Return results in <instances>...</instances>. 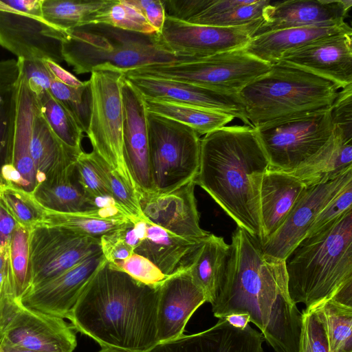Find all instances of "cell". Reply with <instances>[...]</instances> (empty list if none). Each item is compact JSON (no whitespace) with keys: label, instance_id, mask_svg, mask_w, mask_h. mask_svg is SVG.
I'll list each match as a JSON object with an SVG mask.
<instances>
[{"label":"cell","instance_id":"cell-1","mask_svg":"<svg viewBox=\"0 0 352 352\" xmlns=\"http://www.w3.org/2000/svg\"><path fill=\"white\" fill-rule=\"evenodd\" d=\"M230 247L213 315L248 314L276 352H298L302 313L289 294L285 261L265 254L261 241L239 227Z\"/></svg>","mask_w":352,"mask_h":352},{"label":"cell","instance_id":"cell-2","mask_svg":"<svg viewBox=\"0 0 352 352\" xmlns=\"http://www.w3.org/2000/svg\"><path fill=\"white\" fill-rule=\"evenodd\" d=\"M158 294L159 286L140 283L105 259L67 319L102 348L148 352L159 343Z\"/></svg>","mask_w":352,"mask_h":352},{"label":"cell","instance_id":"cell-3","mask_svg":"<svg viewBox=\"0 0 352 352\" xmlns=\"http://www.w3.org/2000/svg\"><path fill=\"white\" fill-rule=\"evenodd\" d=\"M269 161L249 126H223L201 139L194 179L238 227L262 241L260 188Z\"/></svg>","mask_w":352,"mask_h":352},{"label":"cell","instance_id":"cell-4","mask_svg":"<svg viewBox=\"0 0 352 352\" xmlns=\"http://www.w3.org/2000/svg\"><path fill=\"white\" fill-rule=\"evenodd\" d=\"M285 263L290 298L307 310L352 282V209L301 241Z\"/></svg>","mask_w":352,"mask_h":352},{"label":"cell","instance_id":"cell-5","mask_svg":"<svg viewBox=\"0 0 352 352\" xmlns=\"http://www.w3.org/2000/svg\"><path fill=\"white\" fill-rule=\"evenodd\" d=\"M331 82L278 62L237 94L253 128L329 108L338 96Z\"/></svg>","mask_w":352,"mask_h":352},{"label":"cell","instance_id":"cell-6","mask_svg":"<svg viewBox=\"0 0 352 352\" xmlns=\"http://www.w3.org/2000/svg\"><path fill=\"white\" fill-rule=\"evenodd\" d=\"M66 32L67 36L62 42V55L77 74L100 68L125 74L149 65L196 59L179 56L166 50L157 43L155 34L146 35L101 24Z\"/></svg>","mask_w":352,"mask_h":352},{"label":"cell","instance_id":"cell-7","mask_svg":"<svg viewBox=\"0 0 352 352\" xmlns=\"http://www.w3.org/2000/svg\"><path fill=\"white\" fill-rule=\"evenodd\" d=\"M148 164L153 192H172L194 181L199 166V135L175 120L147 111Z\"/></svg>","mask_w":352,"mask_h":352},{"label":"cell","instance_id":"cell-8","mask_svg":"<svg viewBox=\"0 0 352 352\" xmlns=\"http://www.w3.org/2000/svg\"><path fill=\"white\" fill-rule=\"evenodd\" d=\"M271 65L243 48L186 62L154 65L124 74L129 76L164 78L237 94L246 85L269 71Z\"/></svg>","mask_w":352,"mask_h":352},{"label":"cell","instance_id":"cell-9","mask_svg":"<svg viewBox=\"0 0 352 352\" xmlns=\"http://www.w3.org/2000/svg\"><path fill=\"white\" fill-rule=\"evenodd\" d=\"M124 74L109 68L91 71L88 80L91 113L87 135L98 155L131 188L135 184L126 165L122 149L123 106L121 84Z\"/></svg>","mask_w":352,"mask_h":352},{"label":"cell","instance_id":"cell-10","mask_svg":"<svg viewBox=\"0 0 352 352\" xmlns=\"http://www.w3.org/2000/svg\"><path fill=\"white\" fill-rule=\"evenodd\" d=\"M331 107L254 128L270 170L290 173L323 147L333 133Z\"/></svg>","mask_w":352,"mask_h":352},{"label":"cell","instance_id":"cell-11","mask_svg":"<svg viewBox=\"0 0 352 352\" xmlns=\"http://www.w3.org/2000/svg\"><path fill=\"white\" fill-rule=\"evenodd\" d=\"M0 343L41 352H73L77 345L71 324L28 308L17 298L0 314Z\"/></svg>","mask_w":352,"mask_h":352},{"label":"cell","instance_id":"cell-12","mask_svg":"<svg viewBox=\"0 0 352 352\" xmlns=\"http://www.w3.org/2000/svg\"><path fill=\"white\" fill-rule=\"evenodd\" d=\"M31 288L101 252L99 240L58 226L38 225L30 231Z\"/></svg>","mask_w":352,"mask_h":352},{"label":"cell","instance_id":"cell-13","mask_svg":"<svg viewBox=\"0 0 352 352\" xmlns=\"http://www.w3.org/2000/svg\"><path fill=\"white\" fill-rule=\"evenodd\" d=\"M261 21L225 28L193 24L166 16L155 39L159 45L177 56L204 58L243 48Z\"/></svg>","mask_w":352,"mask_h":352},{"label":"cell","instance_id":"cell-14","mask_svg":"<svg viewBox=\"0 0 352 352\" xmlns=\"http://www.w3.org/2000/svg\"><path fill=\"white\" fill-rule=\"evenodd\" d=\"M351 182L352 168L332 181L307 188L278 230L261 243L264 253L286 261L319 212Z\"/></svg>","mask_w":352,"mask_h":352},{"label":"cell","instance_id":"cell-15","mask_svg":"<svg viewBox=\"0 0 352 352\" xmlns=\"http://www.w3.org/2000/svg\"><path fill=\"white\" fill-rule=\"evenodd\" d=\"M67 32L38 19L0 10V46L18 58L42 59L60 64Z\"/></svg>","mask_w":352,"mask_h":352},{"label":"cell","instance_id":"cell-16","mask_svg":"<svg viewBox=\"0 0 352 352\" xmlns=\"http://www.w3.org/2000/svg\"><path fill=\"white\" fill-rule=\"evenodd\" d=\"M192 181L166 193L137 192L141 210L146 219L184 239L200 241L210 233L199 225V214Z\"/></svg>","mask_w":352,"mask_h":352},{"label":"cell","instance_id":"cell-17","mask_svg":"<svg viewBox=\"0 0 352 352\" xmlns=\"http://www.w3.org/2000/svg\"><path fill=\"white\" fill-rule=\"evenodd\" d=\"M104 261L102 252L92 255L52 279L30 289L19 300L28 308L67 319L89 281Z\"/></svg>","mask_w":352,"mask_h":352},{"label":"cell","instance_id":"cell-18","mask_svg":"<svg viewBox=\"0 0 352 352\" xmlns=\"http://www.w3.org/2000/svg\"><path fill=\"white\" fill-rule=\"evenodd\" d=\"M279 62L303 69L333 83L352 85V33L324 37L283 55Z\"/></svg>","mask_w":352,"mask_h":352},{"label":"cell","instance_id":"cell-19","mask_svg":"<svg viewBox=\"0 0 352 352\" xmlns=\"http://www.w3.org/2000/svg\"><path fill=\"white\" fill-rule=\"evenodd\" d=\"M124 77L146 99L173 102L229 113L251 126L238 94L225 93L194 84L164 78Z\"/></svg>","mask_w":352,"mask_h":352},{"label":"cell","instance_id":"cell-20","mask_svg":"<svg viewBox=\"0 0 352 352\" xmlns=\"http://www.w3.org/2000/svg\"><path fill=\"white\" fill-rule=\"evenodd\" d=\"M122 149L137 192H153L148 164L147 110L142 94L124 77Z\"/></svg>","mask_w":352,"mask_h":352},{"label":"cell","instance_id":"cell-21","mask_svg":"<svg viewBox=\"0 0 352 352\" xmlns=\"http://www.w3.org/2000/svg\"><path fill=\"white\" fill-rule=\"evenodd\" d=\"M204 302H206V295L194 283L186 266L167 278L159 285L158 342H168L183 336L188 321Z\"/></svg>","mask_w":352,"mask_h":352},{"label":"cell","instance_id":"cell-22","mask_svg":"<svg viewBox=\"0 0 352 352\" xmlns=\"http://www.w3.org/2000/svg\"><path fill=\"white\" fill-rule=\"evenodd\" d=\"M352 6L351 0H289L271 3L252 37L276 30L344 23Z\"/></svg>","mask_w":352,"mask_h":352},{"label":"cell","instance_id":"cell-23","mask_svg":"<svg viewBox=\"0 0 352 352\" xmlns=\"http://www.w3.org/2000/svg\"><path fill=\"white\" fill-rule=\"evenodd\" d=\"M82 151L69 147L55 135L43 116L36 97L31 124L30 152L36 170V186L73 177L76 160Z\"/></svg>","mask_w":352,"mask_h":352},{"label":"cell","instance_id":"cell-24","mask_svg":"<svg viewBox=\"0 0 352 352\" xmlns=\"http://www.w3.org/2000/svg\"><path fill=\"white\" fill-rule=\"evenodd\" d=\"M264 340L249 324L241 329L221 318L206 330L159 343L148 352H264Z\"/></svg>","mask_w":352,"mask_h":352},{"label":"cell","instance_id":"cell-25","mask_svg":"<svg viewBox=\"0 0 352 352\" xmlns=\"http://www.w3.org/2000/svg\"><path fill=\"white\" fill-rule=\"evenodd\" d=\"M307 188L290 173L270 169L265 173L260 188L261 243L278 230Z\"/></svg>","mask_w":352,"mask_h":352},{"label":"cell","instance_id":"cell-26","mask_svg":"<svg viewBox=\"0 0 352 352\" xmlns=\"http://www.w3.org/2000/svg\"><path fill=\"white\" fill-rule=\"evenodd\" d=\"M341 33H352L351 26L346 22L340 25L287 28L253 36L243 49L272 65L278 63L288 52L320 38Z\"/></svg>","mask_w":352,"mask_h":352},{"label":"cell","instance_id":"cell-27","mask_svg":"<svg viewBox=\"0 0 352 352\" xmlns=\"http://www.w3.org/2000/svg\"><path fill=\"white\" fill-rule=\"evenodd\" d=\"M15 87L16 111L11 164L22 177L23 190L32 194L37 185L30 152L31 124L36 96L30 89L20 69Z\"/></svg>","mask_w":352,"mask_h":352},{"label":"cell","instance_id":"cell-28","mask_svg":"<svg viewBox=\"0 0 352 352\" xmlns=\"http://www.w3.org/2000/svg\"><path fill=\"white\" fill-rule=\"evenodd\" d=\"M352 168V139L336 129L327 142L315 155L288 173L307 188L324 184Z\"/></svg>","mask_w":352,"mask_h":352},{"label":"cell","instance_id":"cell-29","mask_svg":"<svg viewBox=\"0 0 352 352\" xmlns=\"http://www.w3.org/2000/svg\"><path fill=\"white\" fill-rule=\"evenodd\" d=\"M200 241L184 239L148 221L145 236L134 253L147 258L170 276L186 266Z\"/></svg>","mask_w":352,"mask_h":352},{"label":"cell","instance_id":"cell-30","mask_svg":"<svg viewBox=\"0 0 352 352\" xmlns=\"http://www.w3.org/2000/svg\"><path fill=\"white\" fill-rule=\"evenodd\" d=\"M230 245L223 238L209 234L190 254L186 267L194 281L211 303L226 270Z\"/></svg>","mask_w":352,"mask_h":352},{"label":"cell","instance_id":"cell-31","mask_svg":"<svg viewBox=\"0 0 352 352\" xmlns=\"http://www.w3.org/2000/svg\"><path fill=\"white\" fill-rule=\"evenodd\" d=\"M42 212L43 218L39 225L63 227L99 241L103 236L123 229L131 220L113 219L112 209L108 205L87 213H63L43 207Z\"/></svg>","mask_w":352,"mask_h":352},{"label":"cell","instance_id":"cell-32","mask_svg":"<svg viewBox=\"0 0 352 352\" xmlns=\"http://www.w3.org/2000/svg\"><path fill=\"white\" fill-rule=\"evenodd\" d=\"M144 102L147 111L184 124L199 135L225 126L234 118L227 113L173 102L146 98Z\"/></svg>","mask_w":352,"mask_h":352},{"label":"cell","instance_id":"cell-33","mask_svg":"<svg viewBox=\"0 0 352 352\" xmlns=\"http://www.w3.org/2000/svg\"><path fill=\"white\" fill-rule=\"evenodd\" d=\"M32 195L44 208L58 212L87 213L99 208L96 199L87 196L72 177L53 184L38 185Z\"/></svg>","mask_w":352,"mask_h":352},{"label":"cell","instance_id":"cell-34","mask_svg":"<svg viewBox=\"0 0 352 352\" xmlns=\"http://www.w3.org/2000/svg\"><path fill=\"white\" fill-rule=\"evenodd\" d=\"M110 0H42L43 19L64 31L92 24L95 16Z\"/></svg>","mask_w":352,"mask_h":352},{"label":"cell","instance_id":"cell-35","mask_svg":"<svg viewBox=\"0 0 352 352\" xmlns=\"http://www.w3.org/2000/svg\"><path fill=\"white\" fill-rule=\"evenodd\" d=\"M313 309L325 331L330 352H352V306L329 298Z\"/></svg>","mask_w":352,"mask_h":352},{"label":"cell","instance_id":"cell-36","mask_svg":"<svg viewBox=\"0 0 352 352\" xmlns=\"http://www.w3.org/2000/svg\"><path fill=\"white\" fill-rule=\"evenodd\" d=\"M36 99L43 116L55 135L69 147L82 151L84 132L71 113L49 91Z\"/></svg>","mask_w":352,"mask_h":352},{"label":"cell","instance_id":"cell-37","mask_svg":"<svg viewBox=\"0 0 352 352\" xmlns=\"http://www.w3.org/2000/svg\"><path fill=\"white\" fill-rule=\"evenodd\" d=\"M98 24L146 35L157 33L143 14L127 0H110L95 16L91 25Z\"/></svg>","mask_w":352,"mask_h":352},{"label":"cell","instance_id":"cell-38","mask_svg":"<svg viewBox=\"0 0 352 352\" xmlns=\"http://www.w3.org/2000/svg\"><path fill=\"white\" fill-rule=\"evenodd\" d=\"M30 230L17 223L10 245L9 256L12 271L16 298L20 299L31 287L32 272L30 261Z\"/></svg>","mask_w":352,"mask_h":352},{"label":"cell","instance_id":"cell-39","mask_svg":"<svg viewBox=\"0 0 352 352\" xmlns=\"http://www.w3.org/2000/svg\"><path fill=\"white\" fill-rule=\"evenodd\" d=\"M91 153L111 199L130 218L148 221L141 210L137 192L128 186L98 155L93 151Z\"/></svg>","mask_w":352,"mask_h":352},{"label":"cell","instance_id":"cell-40","mask_svg":"<svg viewBox=\"0 0 352 352\" xmlns=\"http://www.w3.org/2000/svg\"><path fill=\"white\" fill-rule=\"evenodd\" d=\"M0 201L16 222L27 229L30 230L41 223L43 207L32 194L6 184L0 192Z\"/></svg>","mask_w":352,"mask_h":352},{"label":"cell","instance_id":"cell-41","mask_svg":"<svg viewBox=\"0 0 352 352\" xmlns=\"http://www.w3.org/2000/svg\"><path fill=\"white\" fill-rule=\"evenodd\" d=\"M49 91L71 113L83 132H86L91 113L89 81H85L82 87H72L53 78Z\"/></svg>","mask_w":352,"mask_h":352},{"label":"cell","instance_id":"cell-42","mask_svg":"<svg viewBox=\"0 0 352 352\" xmlns=\"http://www.w3.org/2000/svg\"><path fill=\"white\" fill-rule=\"evenodd\" d=\"M16 111L15 83L0 82V170L12 161Z\"/></svg>","mask_w":352,"mask_h":352},{"label":"cell","instance_id":"cell-43","mask_svg":"<svg viewBox=\"0 0 352 352\" xmlns=\"http://www.w3.org/2000/svg\"><path fill=\"white\" fill-rule=\"evenodd\" d=\"M270 3L268 0H254L251 3L201 19L193 24L225 28L248 25L262 20L263 10Z\"/></svg>","mask_w":352,"mask_h":352},{"label":"cell","instance_id":"cell-44","mask_svg":"<svg viewBox=\"0 0 352 352\" xmlns=\"http://www.w3.org/2000/svg\"><path fill=\"white\" fill-rule=\"evenodd\" d=\"M298 352H330L324 327L313 309L302 312Z\"/></svg>","mask_w":352,"mask_h":352},{"label":"cell","instance_id":"cell-45","mask_svg":"<svg viewBox=\"0 0 352 352\" xmlns=\"http://www.w3.org/2000/svg\"><path fill=\"white\" fill-rule=\"evenodd\" d=\"M77 182L84 192L97 199L110 198L109 193L94 163L91 153L82 151L76 162Z\"/></svg>","mask_w":352,"mask_h":352},{"label":"cell","instance_id":"cell-46","mask_svg":"<svg viewBox=\"0 0 352 352\" xmlns=\"http://www.w3.org/2000/svg\"><path fill=\"white\" fill-rule=\"evenodd\" d=\"M109 263L112 267L126 272L138 281L148 285L159 286L170 276L164 274L149 260L134 252L124 260Z\"/></svg>","mask_w":352,"mask_h":352},{"label":"cell","instance_id":"cell-47","mask_svg":"<svg viewBox=\"0 0 352 352\" xmlns=\"http://www.w3.org/2000/svg\"><path fill=\"white\" fill-rule=\"evenodd\" d=\"M352 182L347 184L316 216L305 238L309 237L352 209Z\"/></svg>","mask_w":352,"mask_h":352},{"label":"cell","instance_id":"cell-48","mask_svg":"<svg viewBox=\"0 0 352 352\" xmlns=\"http://www.w3.org/2000/svg\"><path fill=\"white\" fill-rule=\"evenodd\" d=\"M17 60L30 89L36 97L50 90L54 77L45 60L17 58Z\"/></svg>","mask_w":352,"mask_h":352},{"label":"cell","instance_id":"cell-49","mask_svg":"<svg viewBox=\"0 0 352 352\" xmlns=\"http://www.w3.org/2000/svg\"><path fill=\"white\" fill-rule=\"evenodd\" d=\"M331 111L333 129L352 139V85L339 91Z\"/></svg>","mask_w":352,"mask_h":352},{"label":"cell","instance_id":"cell-50","mask_svg":"<svg viewBox=\"0 0 352 352\" xmlns=\"http://www.w3.org/2000/svg\"><path fill=\"white\" fill-rule=\"evenodd\" d=\"M100 241L102 254L110 263L124 260L134 252L133 249L121 236L120 230L103 236Z\"/></svg>","mask_w":352,"mask_h":352},{"label":"cell","instance_id":"cell-51","mask_svg":"<svg viewBox=\"0 0 352 352\" xmlns=\"http://www.w3.org/2000/svg\"><path fill=\"white\" fill-rule=\"evenodd\" d=\"M144 16L147 22L158 33L161 31L166 19V12L161 0H127Z\"/></svg>","mask_w":352,"mask_h":352},{"label":"cell","instance_id":"cell-52","mask_svg":"<svg viewBox=\"0 0 352 352\" xmlns=\"http://www.w3.org/2000/svg\"><path fill=\"white\" fill-rule=\"evenodd\" d=\"M41 1L42 0H0V10L43 19Z\"/></svg>","mask_w":352,"mask_h":352},{"label":"cell","instance_id":"cell-53","mask_svg":"<svg viewBox=\"0 0 352 352\" xmlns=\"http://www.w3.org/2000/svg\"><path fill=\"white\" fill-rule=\"evenodd\" d=\"M16 221L0 201V252L9 251V245Z\"/></svg>","mask_w":352,"mask_h":352},{"label":"cell","instance_id":"cell-54","mask_svg":"<svg viewBox=\"0 0 352 352\" xmlns=\"http://www.w3.org/2000/svg\"><path fill=\"white\" fill-rule=\"evenodd\" d=\"M45 62L53 77L63 84L72 87H80L85 84V81L80 80L59 64L50 60H45Z\"/></svg>","mask_w":352,"mask_h":352},{"label":"cell","instance_id":"cell-55","mask_svg":"<svg viewBox=\"0 0 352 352\" xmlns=\"http://www.w3.org/2000/svg\"><path fill=\"white\" fill-rule=\"evenodd\" d=\"M19 75V67L16 59L0 61V82L15 83Z\"/></svg>","mask_w":352,"mask_h":352},{"label":"cell","instance_id":"cell-56","mask_svg":"<svg viewBox=\"0 0 352 352\" xmlns=\"http://www.w3.org/2000/svg\"><path fill=\"white\" fill-rule=\"evenodd\" d=\"M232 326L241 329H245L250 322L248 314H233L223 317Z\"/></svg>","mask_w":352,"mask_h":352},{"label":"cell","instance_id":"cell-57","mask_svg":"<svg viewBox=\"0 0 352 352\" xmlns=\"http://www.w3.org/2000/svg\"><path fill=\"white\" fill-rule=\"evenodd\" d=\"M0 352H41L0 343Z\"/></svg>","mask_w":352,"mask_h":352},{"label":"cell","instance_id":"cell-58","mask_svg":"<svg viewBox=\"0 0 352 352\" xmlns=\"http://www.w3.org/2000/svg\"><path fill=\"white\" fill-rule=\"evenodd\" d=\"M98 352H123V351H118V350H116V349H109V348H102Z\"/></svg>","mask_w":352,"mask_h":352},{"label":"cell","instance_id":"cell-59","mask_svg":"<svg viewBox=\"0 0 352 352\" xmlns=\"http://www.w3.org/2000/svg\"><path fill=\"white\" fill-rule=\"evenodd\" d=\"M6 186V182L4 180L1 178L0 175V192L3 190V188Z\"/></svg>","mask_w":352,"mask_h":352}]
</instances>
